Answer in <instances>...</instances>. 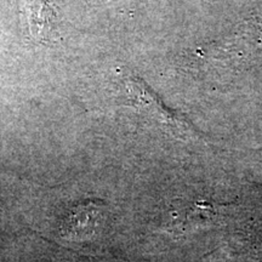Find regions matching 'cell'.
I'll list each match as a JSON object with an SVG mask.
<instances>
[{
	"mask_svg": "<svg viewBox=\"0 0 262 262\" xmlns=\"http://www.w3.org/2000/svg\"><path fill=\"white\" fill-rule=\"evenodd\" d=\"M124 81L134 102L142 108L149 117H152L175 135H195V127L164 106L159 97L147 86L145 81L133 74H126L124 77Z\"/></svg>",
	"mask_w": 262,
	"mask_h": 262,
	"instance_id": "obj_1",
	"label": "cell"
},
{
	"mask_svg": "<svg viewBox=\"0 0 262 262\" xmlns=\"http://www.w3.org/2000/svg\"><path fill=\"white\" fill-rule=\"evenodd\" d=\"M239 26L241 27L233 29L231 34L205 45L199 57L208 62L228 66L231 62L242 60L245 56V52L248 54L253 52L256 47L255 45L256 35H254L256 26H254L253 22Z\"/></svg>",
	"mask_w": 262,
	"mask_h": 262,
	"instance_id": "obj_2",
	"label": "cell"
},
{
	"mask_svg": "<svg viewBox=\"0 0 262 262\" xmlns=\"http://www.w3.org/2000/svg\"><path fill=\"white\" fill-rule=\"evenodd\" d=\"M21 14L27 25L31 39L47 44L54 29L55 10L48 0H21Z\"/></svg>",
	"mask_w": 262,
	"mask_h": 262,
	"instance_id": "obj_3",
	"label": "cell"
},
{
	"mask_svg": "<svg viewBox=\"0 0 262 262\" xmlns=\"http://www.w3.org/2000/svg\"><path fill=\"white\" fill-rule=\"evenodd\" d=\"M101 221V210L94 203L75 206L66 216L61 234L68 241H83L95 233Z\"/></svg>",
	"mask_w": 262,
	"mask_h": 262,
	"instance_id": "obj_4",
	"label": "cell"
}]
</instances>
